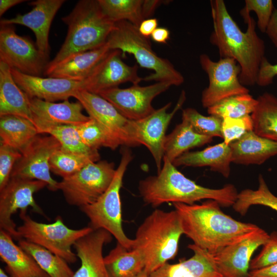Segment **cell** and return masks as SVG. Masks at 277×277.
<instances>
[{
  "mask_svg": "<svg viewBox=\"0 0 277 277\" xmlns=\"http://www.w3.org/2000/svg\"><path fill=\"white\" fill-rule=\"evenodd\" d=\"M213 30L210 43L217 47L221 58H231L241 67L239 80L245 86L256 84L261 64L265 57L264 41L256 32V23L249 13L241 15L247 25L243 32L229 13L223 0L210 1Z\"/></svg>",
  "mask_w": 277,
  "mask_h": 277,
  "instance_id": "6da1fadb",
  "label": "cell"
},
{
  "mask_svg": "<svg viewBox=\"0 0 277 277\" xmlns=\"http://www.w3.org/2000/svg\"><path fill=\"white\" fill-rule=\"evenodd\" d=\"M173 204L181 218L184 234L194 245L213 254L259 228L225 214L213 200L201 204Z\"/></svg>",
  "mask_w": 277,
  "mask_h": 277,
  "instance_id": "7a4b0ae2",
  "label": "cell"
},
{
  "mask_svg": "<svg viewBox=\"0 0 277 277\" xmlns=\"http://www.w3.org/2000/svg\"><path fill=\"white\" fill-rule=\"evenodd\" d=\"M138 190L143 201L153 207L165 203L194 204L202 200L216 201L223 207L233 206L238 192L231 184L219 189L202 186L186 177L167 158L156 175L139 182Z\"/></svg>",
  "mask_w": 277,
  "mask_h": 277,
  "instance_id": "3957f363",
  "label": "cell"
},
{
  "mask_svg": "<svg viewBox=\"0 0 277 277\" xmlns=\"http://www.w3.org/2000/svg\"><path fill=\"white\" fill-rule=\"evenodd\" d=\"M62 20L68 27L67 34L61 49L49 62L44 74L76 53L105 45L115 24L103 12L98 0L78 1Z\"/></svg>",
  "mask_w": 277,
  "mask_h": 277,
  "instance_id": "277c9868",
  "label": "cell"
},
{
  "mask_svg": "<svg viewBox=\"0 0 277 277\" xmlns=\"http://www.w3.org/2000/svg\"><path fill=\"white\" fill-rule=\"evenodd\" d=\"M184 234L181 218L174 210L155 209L138 227L132 249L138 250L145 261L144 271L149 274L173 259Z\"/></svg>",
  "mask_w": 277,
  "mask_h": 277,
  "instance_id": "5b68a950",
  "label": "cell"
},
{
  "mask_svg": "<svg viewBox=\"0 0 277 277\" xmlns=\"http://www.w3.org/2000/svg\"><path fill=\"white\" fill-rule=\"evenodd\" d=\"M106 43L111 50H118L122 56L132 54L138 65L154 72L143 78L145 81L167 82L180 86L184 82L183 75L167 59L159 56L152 49L148 38L143 36L138 27L126 21L115 22Z\"/></svg>",
  "mask_w": 277,
  "mask_h": 277,
  "instance_id": "8992f818",
  "label": "cell"
},
{
  "mask_svg": "<svg viewBox=\"0 0 277 277\" xmlns=\"http://www.w3.org/2000/svg\"><path fill=\"white\" fill-rule=\"evenodd\" d=\"M121 159L113 180L105 192L92 204L80 207L90 221L93 230L103 229L108 231L123 246L128 249L133 247L134 239H129L122 226V207L120 191L127 168L133 159L128 147L121 151Z\"/></svg>",
  "mask_w": 277,
  "mask_h": 277,
  "instance_id": "52a82bcc",
  "label": "cell"
},
{
  "mask_svg": "<svg viewBox=\"0 0 277 277\" xmlns=\"http://www.w3.org/2000/svg\"><path fill=\"white\" fill-rule=\"evenodd\" d=\"M26 211H20L23 224L17 228L20 238L46 248L68 263H75L78 258L72 251V246L93 229L89 226L78 229L70 228L59 215L52 223L38 222L28 215Z\"/></svg>",
  "mask_w": 277,
  "mask_h": 277,
  "instance_id": "ba28073f",
  "label": "cell"
},
{
  "mask_svg": "<svg viewBox=\"0 0 277 277\" xmlns=\"http://www.w3.org/2000/svg\"><path fill=\"white\" fill-rule=\"evenodd\" d=\"M113 162L106 160L91 162L73 175L58 182L66 202L81 207L93 203L108 189L114 177Z\"/></svg>",
  "mask_w": 277,
  "mask_h": 277,
  "instance_id": "9c48e42d",
  "label": "cell"
},
{
  "mask_svg": "<svg viewBox=\"0 0 277 277\" xmlns=\"http://www.w3.org/2000/svg\"><path fill=\"white\" fill-rule=\"evenodd\" d=\"M48 60L31 39L16 34L12 25L1 24L0 61L24 74L41 76Z\"/></svg>",
  "mask_w": 277,
  "mask_h": 277,
  "instance_id": "30bf717a",
  "label": "cell"
},
{
  "mask_svg": "<svg viewBox=\"0 0 277 277\" xmlns=\"http://www.w3.org/2000/svg\"><path fill=\"white\" fill-rule=\"evenodd\" d=\"M200 63L209 79L208 86L202 94L203 107L208 108L231 96L249 93V90L240 81L241 67L234 59L220 58L214 62L208 55L202 54Z\"/></svg>",
  "mask_w": 277,
  "mask_h": 277,
  "instance_id": "8fae6325",
  "label": "cell"
},
{
  "mask_svg": "<svg viewBox=\"0 0 277 277\" xmlns=\"http://www.w3.org/2000/svg\"><path fill=\"white\" fill-rule=\"evenodd\" d=\"M47 186L41 181L19 177H11L7 184L0 190V229L8 232L16 240L21 238L13 214L19 209L27 210L30 207L35 213L44 215L36 203L33 194Z\"/></svg>",
  "mask_w": 277,
  "mask_h": 277,
  "instance_id": "7c38bea8",
  "label": "cell"
},
{
  "mask_svg": "<svg viewBox=\"0 0 277 277\" xmlns=\"http://www.w3.org/2000/svg\"><path fill=\"white\" fill-rule=\"evenodd\" d=\"M61 147L60 143L53 136L37 135L21 152L22 157L16 163L11 177L41 181L51 191L58 190V182L50 174L49 161L53 153Z\"/></svg>",
  "mask_w": 277,
  "mask_h": 277,
  "instance_id": "4fadbf2b",
  "label": "cell"
},
{
  "mask_svg": "<svg viewBox=\"0 0 277 277\" xmlns=\"http://www.w3.org/2000/svg\"><path fill=\"white\" fill-rule=\"evenodd\" d=\"M73 97L76 98L88 113L127 147L140 146L135 136L133 121L123 116L109 102L100 95L80 90Z\"/></svg>",
  "mask_w": 277,
  "mask_h": 277,
  "instance_id": "5bb4252c",
  "label": "cell"
},
{
  "mask_svg": "<svg viewBox=\"0 0 277 277\" xmlns=\"http://www.w3.org/2000/svg\"><path fill=\"white\" fill-rule=\"evenodd\" d=\"M171 86L167 82H156L147 86L136 84L126 88L106 90L98 95L111 103L125 117L136 121L151 114L155 110L152 106L153 98Z\"/></svg>",
  "mask_w": 277,
  "mask_h": 277,
  "instance_id": "9a60e30c",
  "label": "cell"
},
{
  "mask_svg": "<svg viewBox=\"0 0 277 277\" xmlns=\"http://www.w3.org/2000/svg\"><path fill=\"white\" fill-rule=\"evenodd\" d=\"M186 100L184 90L181 92L177 103L170 112L167 110L171 103L155 109L151 114L142 119L133 121L135 136L140 145L145 146L152 154L159 172L164 156V146L167 129L176 112Z\"/></svg>",
  "mask_w": 277,
  "mask_h": 277,
  "instance_id": "2e32d148",
  "label": "cell"
},
{
  "mask_svg": "<svg viewBox=\"0 0 277 277\" xmlns=\"http://www.w3.org/2000/svg\"><path fill=\"white\" fill-rule=\"evenodd\" d=\"M269 235L259 227L213 254L222 277H248L251 256Z\"/></svg>",
  "mask_w": 277,
  "mask_h": 277,
  "instance_id": "e0dca14e",
  "label": "cell"
},
{
  "mask_svg": "<svg viewBox=\"0 0 277 277\" xmlns=\"http://www.w3.org/2000/svg\"><path fill=\"white\" fill-rule=\"evenodd\" d=\"M121 57L120 50H111L83 81V90L98 94L124 83L138 84L143 78L138 74V66L127 65Z\"/></svg>",
  "mask_w": 277,
  "mask_h": 277,
  "instance_id": "ac0fdd59",
  "label": "cell"
},
{
  "mask_svg": "<svg viewBox=\"0 0 277 277\" xmlns=\"http://www.w3.org/2000/svg\"><path fill=\"white\" fill-rule=\"evenodd\" d=\"M64 0H37L29 3L33 6L29 12L18 14L14 17L3 18L1 24H19L30 28L35 34V44L39 51L49 58V33L52 22Z\"/></svg>",
  "mask_w": 277,
  "mask_h": 277,
  "instance_id": "d6986e66",
  "label": "cell"
},
{
  "mask_svg": "<svg viewBox=\"0 0 277 277\" xmlns=\"http://www.w3.org/2000/svg\"><path fill=\"white\" fill-rule=\"evenodd\" d=\"M14 81L31 98L54 102L73 97L78 90H83L84 82L51 77H43L25 74L10 68Z\"/></svg>",
  "mask_w": 277,
  "mask_h": 277,
  "instance_id": "ffe728a7",
  "label": "cell"
},
{
  "mask_svg": "<svg viewBox=\"0 0 277 277\" xmlns=\"http://www.w3.org/2000/svg\"><path fill=\"white\" fill-rule=\"evenodd\" d=\"M112 235L103 229L92 230L79 239L73 247L81 266L73 277H109L103 255L104 246Z\"/></svg>",
  "mask_w": 277,
  "mask_h": 277,
  "instance_id": "44dd1931",
  "label": "cell"
},
{
  "mask_svg": "<svg viewBox=\"0 0 277 277\" xmlns=\"http://www.w3.org/2000/svg\"><path fill=\"white\" fill-rule=\"evenodd\" d=\"M33 123L36 127L45 125H74L85 123L90 119L82 112L84 109L78 101L68 100L62 103L47 102L29 97Z\"/></svg>",
  "mask_w": 277,
  "mask_h": 277,
  "instance_id": "7402d4cb",
  "label": "cell"
},
{
  "mask_svg": "<svg viewBox=\"0 0 277 277\" xmlns=\"http://www.w3.org/2000/svg\"><path fill=\"white\" fill-rule=\"evenodd\" d=\"M108 44L76 53L44 74L48 77L74 81L85 80L110 51Z\"/></svg>",
  "mask_w": 277,
  "mask_h": 277,
  "instance_id": "603a6c76",
  "label": "cell"
},
{
  "mask_svg": "<svg viewBox=\"0 0 277 277\" xmlns=\"http://www.w3.org/2000/svg\"><path fill=\"white\" fill-rule=\"evenodd\" d=\"M232 163L260 165L277 155V142L261 136L253 131L229 144Z\"/></svg>",
  "mask_w": 277,
  "mask_h": 277,
  "instance_id": "cb8c5ba5",
  "label": "cell"
},
{
  "mask_svg": "<svg viewBox=\"0 0 277 277\" xmlns=\"http://www.w3.org/2000/svg\"><path fill=\"white\" fill-rule=\"evenodd\" d=\"M0 256L12 277H49L33 258L16 245L10 233L0 229Z\"/></svg>",
  "mask_w": 277,
  "mask_h": 277,
  "instance_id": "d4e9b609",
  "label": "cell"
},
{
  "mask_svg": "<svg viewBox=\"0 0 277 277\" xmlns=\"http://www.w3.org/2000/svg\"><path fill=\"white\" fill-rule=\"evenodd\" d=\"M7 115L23 117L33 123L29 97L14 81L10 68L0 61V116Z\"/></svg>",
  "mask_w": 277,
  "mask_h": 277,
  "instance_id": "484cf974",
  "label": "cell"
},
{
  "mask_svg": "<svg viewBox=\"0 0 277 277\" xmlns=\"http://www.w3.org/2000/svg\"><path fill=\"white\" fill-rule=\"evenodd\" d=\"M231 150L224 142L202 150L186 152L176 159L172 164L178 166L209 167L211 170L221 173L225 177L230 174Z\"/></svg>",
  "mask_w": 277,
  "mask_h": 277,
  "instance_id": "4316f807",
  "label": "cell"
},
{
  "mask_svg": "<svg viewBox=\"0 0 277 277\" xmlns=\"http://www.w3.org/2000/svg\"><path fill=\"white\" fill-rule=\"evenodd\" d=\"M38 134L34 123L27 118L13 115L0 116L1 142L21 153Z\"/></svg>",
  "mask_w": 277,
  "mask_h": 277,
  "instance_id": "83f0119b",
  "label": "cell"
},
{
  "mask_svg": "<svg viewBox=\"0 0 277 277\" xmlns=\"http://www.w3.org/2000/svg\"><path fill=\"white\" fill-rule=\"evenodd\" d=\"M212 140V137L196 133L187 123L182 121L166 135L164 146V156L173 163L190 149L200 147Z\"/></svg>",
  "mask_w": 277,
  "mask_h": 277,
  "instance_id": "f1b7e54d",
  "label": "cell"
},
{
  "mask_svg": "<svg viewBox=\"0 0 277 277\" xmlns=\"http://www.w3.org/2000/svg\"><path fill=\"white\" fill-rule=\"evenodd\" d=\"M109 277H131L144 270V258L136 249H128L117 242L104 257Z\"/></svg>",
  "mask_w": 277,
  "mask_h": 277,
  "instance_id": "f546056e",
  "label": "cell"
},
{
  "mask_svg": "<svg viewBox=\"0 0 277 277\" xmlns=\"http://www.w3.org/2000/svg\"><path fill=\"white\" fill-rule=\"evenodd\" d=\"M257 100L256 108L251 114L253 131L261 136L277 142V97L265 92Z\"/></svg>",
  "mask_w": 277,
  "mask_h": 277,
  "instance_id": "4dcf8cb0",
  "label": "cell"
},
{
  "mask_svg": "<svg viewBox=\"0 0 277 277\" xmlns=\"http://www.w3.org/2000/svg\"><path fill=\"white\" fill-rule=\"evenodd\" d=\"M39 134L47 133L55 137L61 148L66 151L84 154L100 161L98 150L91 149L82 141L74 125H45L36 127Z\"/></svg>",
  "mask_w": 277,
  "mask_h": 277,
  "instance_id": "1f68e13d",
  "label": "cell"
},
{
  "mask_svg": "<svg viewBox=\"0 0 277 277\" xmlns=\"http://www.w3.org/2000/svg\"><path fill=\"white\" fill-rule=\"evenodd\" d=\"M18 245L31 255L49 277H73L74 272L68 263L46 248L27 241L19 240Z\"/></svg>",
  "mask_w": 277,
  "mask_h": 277,
  "instance_id": "d6a6232c",
  "label": "cell"
},
{
  "mask_svg": "<svg viewBox=\"0 0 277 277\" xmlns=\"http://www.w3.org/2000/svg\"><path fill=\"white\" fill-rule=\"evenodd\" d=\"M105 14L114 22L126 21L137 27L145 19L143 0H98Z\"/></svg>",
  "mask_w": 277,
  "mask_h": 277,
  "instance_id": "836d02e7",
  "label": "cell"
},
{
  "mask_svg": "<svg viewBox=\"0 0 277 277\" xmlns=\"http://www.w3.org/2000/svg\"><path fill=\"white\" fill-rule=\"evenodd\" d=\"M258 104L249 93L235 95L226 98L207 108L210 115L222 119L227 117L240 118L251 115Z\"/></svg>",
  "mask_w": 277,
  "mask_h": 277,
  "instance_id": "e575fe53",
  "label": "cell"
},
{
  "mask_svg": "<svg viewBox=\"0 0 277 277\" xmlns=\"http://www.w3.org/2000/svg\"><path fill=\"white\" fill-rule=\"evenodd\" d=\"M258 182L256 190L245 189L238 193L232 207L241 215L246 214L252 205L265 206L277 211V196L269 190L262 175H259Z\"/></svg>",
  "mask_w": 277,
  "mask_h": 277,
  "instance_id": "d590c367",
  "label": "cell"
},
{
  "mask_svg": "<svg viewBox=\"0 0 277 277\" xmlns=\"http://www.w3.org/2000/svg\"><path fill=\"white\" fill-rule=\"evenodd\" d=\"M83 143L88 147L98 150L100 147L115 150L122 146L120 141L93 118L76 125Z\"/></svg>",
  "mask_w": 277,
  "mask_h": 277,
  "instance_id": "8d00e7d4",
  "label": "cell"
},
{
  "mask_svg": "<svg viewBox=\"0 0 277 277\" xmlns=\"http://www.w3.org/2000/svg\"><path fill=\"white\" fill-rule=\"evenodd\" d=\"M97 161L91 156L71 152L61 147L50 159V169L55 174L65 179L77 172L89 163Z\"/></svg>",
  "mask_w": 277,
  "mask_h": 277,
  "instance_id": "74e56055",
  "label": "cell"
},
{
  "mask_svg": "<svg viewBox=\"0 0 277 277\" xmlns=\"http://www.w3.org/2000/svg\"><path fill=\"white\" fill-rule=\"evenodd\" d=\"M188 247L193 251L194 254L189 259L181 262L193 277H222L213 254L194 244H189Z\"/></svg>",
  "mask_w": 277,
  "mask_h": 277,
  "instance_id": "f35d334b",
  "label": "cell"
},
{
  "mask_svg": "<svg viewBox=\"0 0 277 277\" xmlns=\"http://www.w3.org/2000/svg\"><path fill=\"white\" fill-rule=\"evenodd\" d=\"M182 121L188 124L199 134L213 138L222 137V118L210 115L204 116L192 108L182 111Z\"/></svg>",
  "mask_w": 277,
  "mask_h": 277,
  "instance_id": "ab89813d",
  "label": "cell"
},
{
  "mask_svg": "<svg viewBox=\"0 0 277 277\" xmlns=\"http://www.w3.org/2000/svg\"><path fill=\"white\" fill-rule=\"evenodd\" d=\"M251 131H253V123L251 115L240 118L222 119V138L227 145L239 140Z\"/></svg>",
  "mask_w": 277,
  "mask_h": 277,
  "instance_id": "60d3db41",
  "label": "cell"
},
{
  "mask_svg": "<svg viewBox=\"0 0 277 277\" xmlns=\"http://www.w3.org/2000/svg\"><path fill=\"white\" fill-rule=\"evenodd\" d=\"M22 155L18 150L1 142L0 190L9 181L14 167Z\"/></svg>",
  "mask_w": 277,
  "mask_h": 277,
  "instance_id": "b9f144b4",
  "label": "cell"
},
{
  "mask_svg": "<svg viewBox=\"0 0 277 277\" xmlns=\"http://www.w3.org/2000/svg\"><path fill=\"white\" fill-rule=\"evenodd\" d=\"M243 11H254L258 18L256 25L261 32L265 33L274 9L271 0H246Z\"/></svg>",
  "mask_w": 277,
  "mask_h": 277,
  "instance_id": "7bdbcfd3",
  "label": "cell"
},
{
  "mask_svg": "<svg viewBox=\"0 0 277 277\" xmlns=\"http://www.w3.org/2000/svg\"><path fill=\"white\" fill-rule=\"evenodd\" d=\"M259 254L250 263V270L260 269L277 263V231H273Z\"/></svg>",
  "mask_w": 277,
  "mask_h": 277,
  "instance_id": "ee69618b",
  "label": "cell"
},
{
  "mask_svg": "<svg viewBox=\"0 0 277 277\" xmlns=\"http://www.w3.org/2000/svg\"><path fill=\"white\" fill-rule=\"evenodd\" d=\"M149 277H193L180 261L171 264L168 262L149 274Z\"/></svg>",
  "mask_w": 277,
  "mask_h": 277,
  "instance_id": "f6af8a7d",
  "label": "cell"
},
{
  "mask_svg": "<svg viewBox=\"0 0 277 277\" xmlns=\"http://www.w3.org/2000/svg\"><path fill=\"white\" fill-rule=\"evenodd\" d=\"M276 75L277 64H271L265 57L261 64L256 84L260 86H268L272 83Z\"/></svg>",
  "mask_w": 277,
  "mask_h": 277,
  "instance_id": "bcb514c9",
  "label": "cell"
},
{
  "mask_svg": "<svg viewBox=\"0 0 277 277\" xmlns=\"http://www.w3.org/2000/svg\"><path fill=\"white\" fill-rule=\"evenodd\" d=\"M249 277H277V263L255 270H250Z\"/></svg>",
  "mask_w": 277,
  "mask_h": 277,
  "instance_id": "7dc6e473",
  "label": "cell"
},
{
  "mask_svg": "<svg viewBox=\"0 0 277 277\" xmlns=\"http://www.w3.org/2000/svg\"><path fill=\"white\" fill-rule=\"evenodd\" d=\"M158 21L156 18L145 19L138 27L140 33L144 37L149 38L153 32L157 28Z\"/></svg>",
  "mask_w": 277,
  "mask_h": 277,
  "instance_id": "c3c4849f",
  "label": "cell"
},
{
  "mask_svg": "<svg viewBox=\"0 0 277 277\" xmlns=\"http://www.w3.org/2000/svg\"><path fill=\"white\" fill-rule=\"evenodd\" d=\"M265 33L273 45L277 48V9L274 8L273 13Z\"/></svg>",
  "mask_w": 277,
  "mask_h": 277,
  "instance_id": "681fc988",
  "label": "cell"
},
{
  "mask_svg": "<svg viewBox=\"0 0 277 277\" xmlns=\"http://www.w3.org/2000/svg\"><path fill=\"white\" fill-rule=\"evenodd\" d=\"M151 37L155 42L166 44L170 38V31L165 27H157L152 33Z\"/></svg>",
  "mask_w": 277,
  "mask_h": 277,
  "instance_id": "f907efd6",
  "label": "cell"
},
{
  "mask_svg": "<svg viewBox=\"0 0 277 277\" xmlns=\"http://www.w3.org/2000/svg\"><path fill=\"white\" fill-rule=\"evenodd\" d=\"M163 2L158 0H143V14L145 19L151 16L156 8Z\"/></svg>",
  "mask_w": 277,
  "mask_h": 277,
  "instance_id": "816d5d0a",
  "label": "cell"
},
{
  "mask_svg": "<svg viewBox=\"0 0 277 277\" xmlns=\"http://www.w3.org/2000/svg\"><path fill=\"white\" fill-rule=\"evenodd\" d=\"M26 0H1L0 1V16H2L4 13L10 8L23 2Z\"/></svg>",
  "mask_w": 277,
  "mask_h": 277,
  "instance_id": "f5cc1de1",
  "label": "cell"
},
{
  "mask_svg": "<svg viewBox=\"0 0 277 277\" xmlns=\"http://www.w3.org/2000/svg\"><path fill=\"white\" fill-rule=\"evenodd\" d=\"M131 277H149V276L148 274H147L144 270H143Z\"/></svg>",
  "mask_w": 277,
  "mask_h": 277,
  "instance_id": "db71d44e",
  "label": "cell"
},
{
  "mask_svg": "<svg viewBox=\"0 0 277 277\" xmlns=\"http://www.w3.org/2000/svg\"><path fill=\"white\" fill-rule=\"evenodd\" d=\"M0 277H10L4 270L1 268H0Z\"/></svg>",
  "mask_w": 277,
  "mask_h": 277,
  "instance_id": "11a10c76",
  "label": "cell"
},
{
  "mask_svg": "<svg viewBox=\"0 0 277 277\" xmlns=\"http://www.w3.org/2000/svg\"><path fill=\"white\" fill-rule=\"evenodd\" d=\"M248 277H249V276H248Z\"/></svg>",
  "mask_w": 277,
  "mask_h": 277,
  "instance_id": "9f6ffc18",
  "label": "cell"
}]
</instances>
